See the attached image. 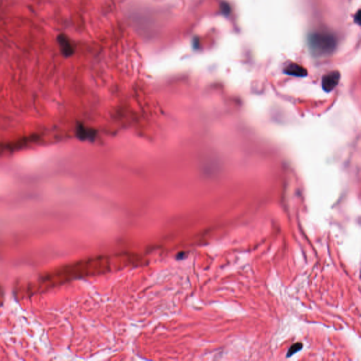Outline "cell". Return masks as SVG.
Instances as JSON below:
<instances>
[{
	"label": "cell",
	"instance_id": "obj_1",
	"mask_svg": "<svg viewBox=\"0 0 361 361\" xmlns=\"http://www.w3.org/2000/svg\"><path fill=\"white\" fill-rule=\"evenodd\" d=\"M307 45L313 57H327L335 51L337 47V39L332 33L315 32L307 37Z\"/></svg>",
	"mask_w": 361,
	"mask_h": 361
},
{
	"label": "cell",
	"instance_id": "obj_2",
	"mask_svg": "<svg viewBox=\"0 0 361 361\" xmlns=\"http://www.w3.org/2000/svg\"><path fill=\"white\" fill-rule=\"evenodd\" d=\"M341 78L340 73L337 71L329 72L324 75L322 80V87L327 93L332 91L339 83Z\"/></svg>",
	"mask_w": 361,
	"mask_h": 361
},
{
	"label": "cell",
	"instance_id": "obj_3",
	"mask_svg": "<svg viewBox=\"0 0 361 361\" xmlns=\"http://www.w3.org/2000/svg\"><path fill=\"white\" fill-rule=\"evenodd\" d=\"M57 41L60 51L64 57H70L74 53V47L71 41L67 36L61 33L57 38Z\"/></svg>",
	"mask_w": 361,
	"mask_h": 361
},
{
	"label": "cell",
	"instance_id": "obj_4",
	"mask_svg": "<svg viewBox=\"0 0 361 361\" xmlns=\"http://www.w3.org/2000/svg\"><path fill=\"white\" fill-rule=\"evenodd\" d=\"M284 72L287 75L296 77H306L307 75V70L303 66L296 63L289 64L284 69Z\"/></svg>",
	"mask_w": 361,
	"mask_h": 361
},
{
	"label": "cell",
	"instance_id": "obj_5",
	"mask_svg": "<svg viewBox=\"0 0 361 361\" xmlns=\"http://www.w3.org/2000/svg\"><path fill=\"white\" fill-rule=\"evenodd\" d=\"M78 137L82 140L93 139L95 137L96 133L93 130L86 128L83 126H79L77 128Z\"/></svg>",
	"mask_w": 361,
	"mask_h": 361
},
{
	"label": "cell",
	"instance_id": "obj_6",
	"mask_svg": "<svg viewBox=\"0 0 361 361\" xmlns=\"http://www.w3.org/2000/svg\"><path fill=\"white\" fill-rule=\"evenodd\" d=\"M302 348H303V344L301 343H296L295 344H293V345L291 346L289 352L287 353V357H290L292 355L296 353L299 351H301Z\"/></svg>",
	"mask_w": 361,
	"mask_h": 361
},
{
	"label": "cell",
	"instance_id": "obj_7",
	"mask_svg": "<svg viewBox=\"0 0 361 361\" xmlns=\"http://www.w3.org/2000/svg\"><path fill=\"white\" fill-rule=\"evenodd\" d=\"M221 11L224 16H228L231 12V7L226 2H222L221 4Z\"/></svg>",
	"mask_w": 361,
	"mask_h": 361
},
{
	"label": "cell",
	"instance_id": "obj_8",
	"mask_svg": "<svg viewBox=\"0 0 361 361\" xmlns=\"http://www.w3.org/2000/svg\"><path fill=\"white\" fill-rule=\"evenodd\" d=\"M355 23H358V25L360 24V11L359 10L358 12V13H356V15L355 16Z\"/></svg>",
	"mask_w": 361,
	"mask_h": 361
},
{
	"label": "cell",
	"instance_id": "obj_9",
	"mask_svg": "<svg viewBox=\"0 0 361 361\" xmlns=\"http://www.w3.org/2000/svg\"><path fill=\"white\" fill-rule=\"evenodd\" d=\"M3 294V292H2V288L0 287V298H2V296Z\"/></svg>",
	"mask_w": 361,
	"mask_h": 361
}]
</instances>
